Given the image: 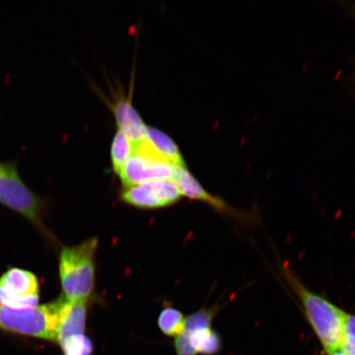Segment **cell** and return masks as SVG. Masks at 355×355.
Segmentation results:
<instances>
[{
	"instance_id": "ba28073f",
	"label": "cell",
	"mask_w": 355,
	"mask_h": 355,
	"mask_svg": "<svg viewBox=\"0 0 355 355\" xmlns=\"http://www.w3.org/2000/svg\"><path fill=\"white\" fill-rule=\"evenodd\" d=\"M57 343L69 337L83 335L86 329V300H60Z\"/></svg>"
},
{
	"instance_id": "7a4b0ae2",
	"label": "cell",
	"mask_w": 355,
	"mask_h": 355,
	"mask_svg": "<svg viewBox=\"0 0 355 355\" xmlns=\"http://www.w3.org/2000/svg\"><path fill=\"white\" fill-rule=\"evenodd\" d=\"M98 241L96 238L64 248L60 257L62 287L67 299L86 300L91 295L95 283L94 259Z\"/></svg>"
},
{
	"instance_id": "5b68a950",
	"label": "cell",
	"mask_w": 355,
	"mask_h": 355,
	"mask_svg": "<svg viewBox=\"0 0 355 355\" xmlns=\"http://www.w3.org/2000/svg\"><path fill=\"white\" fill-rule=\"evenodd\" d=\"M0 203L39 225L41 202L22 180L15 161L0 159Z\"/></svg>"
},
{
	"instance_id": "52a82bcc",
	"label": "cell",
	"mask_w": 355,
	"mask_h": 355,
	"mask_svg": "<svg viewBox=\"0 0 355 355\" xmlns=\"http://www.w3.org/2000/svg\"><path fill=\"white\" fill-rule=\"evenodd\" d=\"M172 180L175 182L177 187L179 188L182 196L184 195L186 197L199 200V201L209 204L210 206L214 207L217 211L232 216L237 220L248 222L254 220V217L248 214V213L235 210L229 206L227 203H225L223 200L218 197L213 196V195L208 193L185 167L175 166Z\"/></svg>"
},
{
	"instance_id": "7402d4cb",
	"label": "cell",
	"mask_w": 355,
	"mask_h": 355,
	"mask_svg": "<svg viewBox=\"0 0 355 355\" xmlns=\"http://www.w3.org/2000/svg\"><path fill=\"white\" fill-rule=\"evenodd\" d=\"M354 12H355V10H354Z\"/></svg>"
},
{
	"instance_id": "30bf717a",
	"label": "cell",
	"mask_w": 355,
	"mask_h": 355,
	"mask_svg": "<svg viewBox=\"0 0 355 355\" xmlns=\"http://www.w3.org/2000/svg\"><path fill=\"white\" fill-rule=\"evenodd\" d=\"M0 287L13 295H39L37 277L28 270L12 268L0 278Z\"/></svg>"
},
{
	"instance_id": "5bb4252c",
	"label": "cell",
	"mask_w": 355,
	"mask_h": 355,
	"mask_svg": "<svg viewBox=\"0 0 355 355\" xmlns=\"http://www.w3.org/2000/svg\"><path fill=\"white\" fill-rule=\"evenodd\" d=\"M185 318L179 310L166 308L159 313L158 326L167 336H178L184 331Z\"/></svg>"
},
{
	"instance_id": "8992f818",
	"label": "cell",
	"mask_w": 355,
	"mask_h": 355,
	"mask_svg": "<svg viewBox=\"0 0 355 355\" xmlns=\"http://www.w3.org/2000/svg\"><path fill=\"white\" fill-rule=\"evenodd\" d=\"M182 194L171 180H157L126 188L121 198L124 202L141 209H157L173 205Z\"/></svg>"
},
{
	"instance_id": "ac0fdd59",
	"label": "cell",
	"mask_w": 355,
	"mask_h": 355,
	"mask_svg": "<svg viewBox=\"0 0 355 355\" xmlns=\"http://www.w3.org/2000/svg\"><path fill=\"white\" fill-rule=\"evenodd\" d=\"M175 347L177 355H197L196 350L191 345L188 333L184 331L176 337Z\"/></svg>"
},
{
	"instance_id": "2e32d148",
	"label": "cell",
	"mask_w": 355,
	"mask_h": 355,
	"mask_svg": "<svg viewBox=\"0 0 355 355\" xmlns=\"http://www.w3.org/2000/svg\"><path fill=\"white\" fill-rule=\"evenodd\" d=\"M217 309H202L185 319L184 332L191 333L211 328Z\"/></svg>"
},
{
	"instance_id": "277c9868",
	"label": "cell",
	"mask_w": 355,
	"mask_h": 355,
	"mask_svg": "<svg viewBox=\"0 0 355 355\" xmlns=\"http://www.w3.org/2000/svg\"><path fill=\"white\" fill-rule=\"evenodd\" d=\"M174 166L159 155L148 141L135 145V152L119 172L125 188L157 180H172Z\"/></svg>"
},
{
	"instance_id": "3957f363",
	"label": "cell",
	"mask_w": 355,
	"mask_h": 355,
	"mask_svg": "<svg viewBox=\"0 0 355 355\" xmlns=\"http://www.w3.org/2000/svg\"><path fill=\"white\" fill-rule=\"evenodd\" d=\"M60 301L26 309L0 305V327L19 334L56 341Z\"/></svg>"
},
{
	"instance_id": "9a60e30c",
	"label": "cell",
	"mask_w": 355,
	"mask_h": 355,
	"mask_svg": "<svg viewBox=\"0 0 355 355\" xmlns=\"http://www.w3.org/2000/svg\"><path fill=\"white\" fill-rule=\"evenodd\" d=\"M60 345L65 355H92L94 352L92 340L84 334L69 337Z\"/></svg>"
},
{
	"instance_id": "4fadbf2b",
	"label": "cell",
	"mask_w": 355,
	"mask_h": 355,
	"mask_svg": "<svg viewBox=\"0 0 355 355\" xmlns=\"http://www.w3.org/2000/svg\"><path fill=\"white\" fill-rule=\"evenodd\" d=\"M135 152V144L121 131H118L115 135L111 146V161L114 171L119 174L124 164Z\"/></svg>"
},
{
	"instance_id": "44dd1931",
	"label": "cell",
	"mask_w": 355,
	"mask_h": 355,
	"mask_svg": "<svg viewBox=\"0 0 355 355\" xmlns=\"http://www.w3.org/2000/svg\"><path fill=\"white\" fill-rule=\"evenodd\" d=\"M328 355H347L346 354L343 349H338V350H336V352H333V353H331Z\"/></svg>"
},
{
	"instance_id": "ffe728a7",
	"label": "cell",
	"mask_w": 355,
	"mask_h": 355,
	"mask_svg": "<svg viewBox=\"0 0 355 355\" xmlns=\"http://www.w3.org/2000/svg\"><path fill=\"white\" fill-rule=\"evenodd\" d=\"M341 349L347 355H355V341L345 337Z\"/></svg>"
},
{
	"instance_id": "e0dca14e",
	"label": "cell",
	"mask_w": 355,
	"mask_h": 355,
	"mask_svg": "<svg viewBox=\"0 0 355 355\" xmlns=\"http://www.w3.org/2000/svg\"><path fill=\"white\" fill-rule=\"evenodd\" d=\"M39 302V295H13L0 287V305L12 309L35 307Z\"/></svg>"
},
{
	"instance_id": "8fae6325",
	"label": "cell",
	"mask_w": 355,
	"mask_h": 355,
	"mask_svg": "<svg viewBox=\"0 0 355 355\" xmlns=\"http://www.w3.org/2000/svg\"><path fill=\"white\" fill-rule=\"evenodd\" d=\"M145 139L167 162L174 166L185 167L180 149L178 148L175 141L166 133L154 128L146 127Z\"/></svg>"
},
{
	"instance_id": "7c38bea8",
	"label": "cell",
	"mask_w": 355,
	"mask_h": 355,
	"mask_svg": "<svg viewBox=\"0 0 355 355\" xmlns=\"http://www.w3.org/2000/svg\"><path fill=\"white\" fill-rule=\"evenodd\" d=\"M189 336L191 345L196 350L197 354L215 355L220 352V336L211 327L191 333Z\"/></svg>"
},
{
	"instance_id": "d6986e66",
	"label": "cell",
	"mask_w": 355,
	"mask_h": 355,
	"mask_svg": "<svg viewBox=\"0 0 355 355\" xmlns=\"http://www.w3.org/2000/svg\"><path fill=\"white\" fill-rule=\"evenodd\" d=\"M345 337L355 341V316L346 313L345 318Z\"/></svg>"
},
{
	"instance_id": "9c48e42d",
	"label": "cell",
	"mask_w": 355,
	"mask_h": 355,
	"mask_svg": "<svg viewBox=\"0 0 355 355\" xmlns=\"http://www.w3.org/2000/svg\"><path fill=\"white\" fill-rule=\"evenodd\" d=\"M119 131L125 135L133 144H139L146 137V126L139 113L133 107L131 100L119 99L113 106Z\"/></svg>"
},
{
	"instance_id": "6da1fadb",
	"label": "cell",
	"mask_w": 355,
	"mask_h": 355,
	"mask_svg": "<svg viewBox=\"0 0 355 355\" xmlns=\"http://www.w3.org/2000/svg\"><path fill=\"white\" fill-rule=\"evenodd\" d=\"M282 272L288 286L298 298L311 328L327 354L343 347L345 338V311L337 307L323 296L306 287L290 268Z\"/></svg>"
}]
</instances>
